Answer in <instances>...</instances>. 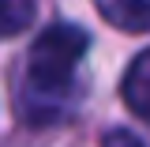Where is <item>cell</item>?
Instances as JSON below:
<instances>
[{"label": "cell", "mask_w": 150, "mask_h": 147, "mask_svg": "<svg viewBox=\"0 0 150 147\" xmlns=\"http://www.w3.org/2000/svg\"><path fill=\"white\" fill-rule=\"evenodd\" d=\"M94 8L116 30H128V34L150 30V0H94Z\"/></svg>", "instance_id": "obj_2"}, {"label": "cell", "mask_w": 150, "mask_h": 147, "mask_svg": "<svg viewBox=\"0 0 150 147\" xmlns=\"http://www.w3.org/2000/svg\"><path fill=\"white\" fill-rule=\"evenodd\" d=\"M34 19V0H0V38L19 34Z\"/></svg>", "instance_id": "obj_4"}, {"label": "cell", "mask_w": 150, "mask_h": 147, "mask_svg": "<svg viewBox=\"0 0 150 147\" xmlns=\"http://www.w3.org/2000/svg\"><path fill=\"white\" fill-rule=\"evenodd\" d=\"M120 94H124V102L131 106V113H139V117L150 121V49H143L128 64L124 83H120Z\"/></svg>", "instance_id": "obj_3"}, {"label": "cell", "mask_w": 150, "mask_h": 147, "mask_svg": "<svg viewBox=\"0 0 150 147\" xmlns=\"http://www.w3.org/2000/svg\"><path fill=\"white\" fill-rule=\"evenodd\" d=\"M90 49V34L75 23H53L34 38L30 53H26V87L34 102H53L60 113L64 98L75 91V72L79 60Z\"/></svg>", "instance_id": "obj_1"}, {"label": "cell", "mask_w": 150, "mask_h": 147, "mask_svg": "<svg viewBox=\"0 0 150 147\" xmlns=\"http://www.w3.org/2000/svg\"><path fill=\"white\" fill-rule=\"evenodd\" d=\"M101 147H143V140H139V136H131L128 128H112V132H105Z\"/></svg>", "instance_id": "obj_5"}]
</instances>
